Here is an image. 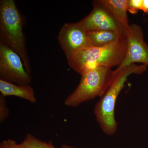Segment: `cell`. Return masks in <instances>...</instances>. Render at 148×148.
I'll use <instances>...</instances> for the list:
<instances>
[{
	"instance_id": "obj_12",
	"label": "cell",
	"mask_w": 148,
	"mask_h": 148,
	"mask_svg": "<svg viewBox=\"0 0 148 148\" xmlns=\"http://www.w3.org/2000/svg\"><path fill=\"white\" fill-rule=\"evenodd\" d=\"M9 110L7 106L5 97L1 95L0 96V122L3 123L8 117Z\"/></svg>"
},
{
	"instance_id": "obj_4",
	"label": "cell",
	"mask_w": 148,
	"mask_h": 148,
	"mask_svg": "<svg viewBox=\"0 0 148 148\" xmlns=\"http://www.w3.org/2000/svg\"><path fill=\"white\" fill-rule=\"evenodd\" d=\"M81 75L78 85L64 101L66 106L76 107L96 97H101L110 84L113 71L112 69L101 67Z\"/></svg>"
},
{
	"instance_id": "obj_16",
	"label": "cell",
	"mask_w": 148,
	"mask_h": 148,
	"mask_svg": "<svg viewBox=\"0 0 148 148\" xmlns=\"http://www.w3.org/2000/svg\"></svg>"
},
{
	"instance_id": "obj_8",
	"label": "cell",
	"mask_w": 148,
	"mask_h": 148,
	"mask_svg": "<svg viewBox=\"0 0 148 148\" xmlns=\"http://www.w3.org/2000/svg\"><path fill=\"white\" fill-rule=\"evenodd\" d=\"M57 39L67 58L91 46L87 32L79 22L64 24L59 32Z\"/></svg>"
},
{
	"instance_id": "obj_5",
	"label": "cell",
	"mask_w": 148,
	"mask_h": 148,
	"mask_svg": "<svg viewBox=\"0 0 148 148\" xmlns=\"http://www.w3.org/2000/svg\"><path fill=\"white\" fill-rule=\"evenodd\" d=\"M1 79L18 85L29 84L30 74L26 71L22 59L13 49L3 42L0 43Z\"/></svg>"
},
{
	"instance_id": "obj_13",
	"label": "cell",
	"mask_w": 148,
	"mask_h": 148,
	"mask_svg": "<svg viewBox=\"0 0 148 148\" xmlns=\"http://www.w3.org/2000/svg\"><path fill=\"white\" fill-rule=\"evenodd\" d=\"M143 0H128L127 10L132 14H136L142 9Z\"/></svg>"
},
{
	"instance_id": "obj_14",
	"label": "cell",
	"mask_w": 148,
	"mask_h": 148,
	"mask_svg": "<svg viewBox=\"0 0 148 148\" xmlns=\"http://www.w3.org/2000/svg\"><path fill=\"white\" fill-rule=\"evenodd\" d=\"M0 148H18V144L14 140L8 139L1 143Z\"/></svg>"
},
{
	"instance_id": "obj_9",
	"label": "cell",
	"mask_w": 148,
	"mask_h": 148,
	"mask_svg": "<svg viewBox=\"0 0 148 148\" xmlns=\"http://www.w3.org/2000/svg\"><path fill=\"white\" fill-rule=\"evenodd\" d=\"M0 92L5 97L16 96L33 103L37 101L34 89L29 84L21 85L0 79Z\"/></svg>"
},
{
	"instance_id": "obj_11",
	"label": "cell",
	"mask_w": 148,
	"mask_h": 148,
	"mask_svg": "<svg viewBox=\"0 0 148 148\" xmlns=\"http://www.w3.org/2000/svg\"><path fill=\"white\" fill-rule=\"evenodd\" d=\"M87 34L90 45L94 47L110 45L126 36L110 30L87 32Z\"/></svg>"
},
{
	"instance_id": "obj_7",
	"label": "cell",
	"mask_w": 148,
	"mask_h": 148,
	"mask_svg": "<svg viewBox=\"0 0 148 148\" xmlns=\"http://www.w3.org/2000/svg\"><path fill=\"white\" fill-rule=\"evenodd\" d=\"M127 51L124 60L116 69L123 68L136 63L148 66V44L145 42L144 33L140 25L131 24L126 32Z\"/></svg>"
},
{
	"instance_id": "obj_1",
	"label": "cell",
	"mask_w": 148,
	"mask_h": 148,
	"mask_svg": "<svg viewBox=\"0 0 148 148\" xmlns=\"http://www.w3.org/2000/svg\"><path fill=\"white\" fill-rule=\"evenodd\" d=\"M147 66L144 64H133L120 70L113 71V77L110 84L94 109L96 121L106 135H113L117 130L118 123L115 116L116 104L127 78L132 74H143L147 71Z\"/></svg>"
},
{
	"instance_id": "obj_10",
	"label": "cell",
	"mask_w": 148,
	"mask_h": 148,
	"mask_svg": "<svg viewBox=\"0 0 148 148\" xmlns=\"http://www.w3.org/2000/svg\"><path fill=\"white\" fill-rule=\"evenodd\" d=\"M110 10L118 22L126 31L130 27L127 16L128 0H100Z\"/></svg>"
},
{
	"instance_id": "obj_2",
	"label": "cell",
	"mask_w": 148,
	"mask_h": 148,
	"mask_svg": "<svg viewBox=\"0 0 148 148\" xmlns=\"http://www.w3.org/2000/svg\"><path fill=\"white\" fill-rule=\"evenodd\" d=\"M127 51L126 36L116 42L103 47L91 46L73 53L67 58L68 64L82 75L97 68L119 67L124 60Z\"/></svg>"
},
{
	"instance_id": "obj_6",
	"label": "cell",
	"mask_w": 148,
	"mask_h": 148,
	"mask_svg": "<svg viewBox=\"0 0 148 148\" xmlns=\"http://www.w3.org/2000/svg\"><path fill=\"white\" fill-rule=\"evenodd\" d=\"M90 14L79 22L87 32L110 30L126 36V29L118 22L110 10L99 1L93 2Z\"/></svg>"
},
{
	"instance_id": "obj_15",
	"label": "cell",
	"mask_w": 148,
	"mask_h": 148,
	"mask_svg": "<svg viewBox=\"0 0 148 148\" xmlns=\"http://www.w3.org/2000/svg\"><path fill=\"white\" fill-rule=\"evenodd\" d=\"M144 12L148 15V0H143L142 9Z\"/></svg>"
},
{
	"instance_id": "obj_3",
	"label": "cell",
	"mask_w": 148,
	"mask_h": 148,
	"mask_svg": "<svg viewBox=\"0 0 148 148\" xmlns=\"http://www.w3.org/2000/svg\"><path fill=\"white\" fill-rule=\"evenodd\" d=\"M23 20L14 0L0 1V31L3 42L21 57L26 71L30 72L29 60L23 32Z\"/></svg>"
}]
</instances>
